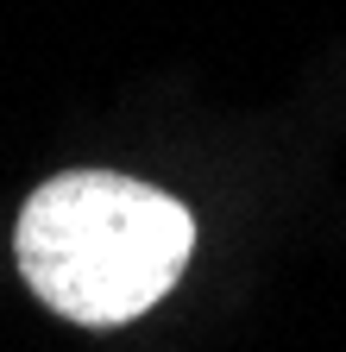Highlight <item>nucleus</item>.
<instances>
[{
    "label": "nucleus",
    "mask_w": 346,
    "mask_h": 352,
    "mask_svg": "<svg viewBox=\"0 0 346 352\" xmlns=\"http://www.w3.org/2000/svg\"><path fill=\"white\" fill-rule=\"evenodd\" d=\"M25 289L76 327H126L183 283L195 258V214L120 170L45 176L13 227Z\"/></svg>",
    "instance_id": "obj_1"
}]
</instances>
